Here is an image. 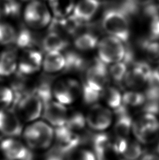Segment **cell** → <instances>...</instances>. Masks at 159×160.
<instances>
[{
	"instance_id": "33",
	"label": "cell",
	"mask_w": 159,
	"mask_h": 160,
	"mask_svg": "<svg viewBox=\"0 0 159 160\" xmlns=\"http://www.w3.org/2000/svg\"><path fill=\"white\" fill-rule=\"evenodd\" d=\"M128 70V64L123 61L112 64V66L109 68V74L115 82H123Z\"/></svg>"
},
{
	"instance_id": "23",
	"label": "cell",
	"mask_w": 159,
	"mask_h": 160,
	"mask_svg": "<svg viewBox=\"0 0 159 160\" xmlns=\"http://www.w3.org/2000/svg\"><path fill=\"white\" fill-rule=\"evenodd\" d=\"M37 43V38L28 28L22 27L17 32L16 38L14 44L17 48L21 49H32Z\"/></svg>"
},
{
	"instance_id": "21",
	"label": "cell",
	"mask_w": 159,
	"mask_h": 160,
	"mask_svg": "<svg viewBox=\"0 0 159 160\" xmlns=\"http://www.w3.org/2000/svg\"><path fill=\"white\" fill-rule=\"evenodd\" d=\"M69 45L66 38L54 32H49L41 41V46L45 52L60 51L67 48Z\"/></svg>"
},
{
	"instance_id": "26",
	"label": "cell",
	"mask_w": 159,
	"mask_h": 160,
	"mask_svg": "<svg viewBox=\"0 0 159 160\" xmlns=\"http://www.w3.org/2000/svg\"><path fill=\"white\" fill-rule=\"evenodd\" d=\"M53 13L57 18H65L73 11L75 0H49Z\"/></svg>"
},
{
	"instance_id": "20",
	"label": "cell",
	"mask_w": 159,
	"mask_h": 160,
	"mask_svg": "<svg viewBox=\"0 0 159 160\" xmlns=\"http://www.w3.org/2000/svg\"><path fill=\"white\" fill-rule=\"evenodd\" d=\"M65 65V56L60 51L46 53L43 59L42 68L47 73H55L64 70Z\"/></svg>"
},
{
	"instance_id": "35",
	"label": "cell",
	"mask_w": 159,
	"mask_h": 160,
	"mask_svg": "<svg viewBox=\"0 0 159 160\" xmlns=\"http://www.w3.org/2000/svg\"><path fill=\"white\" fill-rule=\"evenodd\" d=\"M82 96L87 103L92 105L93 104L98 103L99 100H100L101 92L93 89V88L84 84Z\"/></svg>"
},
{
	"instance_id": "39",
	"label": "cell",
	"mask_w": 159,
	"mask_h": 160,
	"mask_svg": "<svg viewBox=\"0 0 159 160\" xmlns=\"http://www.w3.org/2000/svg\"><path fill=\"white\" fill-rule=\"evenodd\" d=\"M152 82L159 85V64L155 69L153 70Z\"/></svg>"
},
{
	"instance_id": "14",
	"label": "cell",
	"mask_w": 159,
	"mask_h": 160,
	"mask_svg": "<svg viewBox=\"0 0 159 160\" xmlns=\"http://www.w3.org/2000/svg\"><path fill=\"white\" fill-rule=\"evenodd\" d=\"M22 120L15 110L0 109V133L7 137H17L22 133Z\"/></svg>"
},
{
	"instance_id": "4",
	"label": "cell",
	"mask_w": 159,
	"mask_h": 160,
	"mask_svg": "<svg viewBox=\"0 0 159 160\" xmlns=\"http://www.w3.org/2000/svg\"><path fill=\"white\" fill-rule=\"evenodd\" d=\"M83 86L74 78L60 79L52 86V96L60 103L71 105L82 96Z\"/></svg>"
},
{
	"instance_id": "1",
	"label": "cell",
	"mask_w": 159,
	"mask_h": 160,
	"mask_svg": "<svg viewBox=\"0 0 159 160\" xmlns=\"http://www.w3.org/2000/svg\"><path fill=\"white\" fill-rule=\"evenodd\" d=\"M24 142L29 149L46 150L55 141V130L46 122L36 120L31 122L22 131Z\"/></svg>"
},
{
	"instance_id": "42",
	"label": "cell",
	"mask_w": 159,
	"mask_h": 160,
	"mask_svg": "<svg viewBox=\"0 0 159 160\" xmlns=\"http://www.w3.org/2000/svg\"><path fill=\"white\" fill-rule=\"evenodd\" d=\"M121 160H126V159H121Z\"/></svg>"
},
{
	"instance_id": "32",
	"label": "cell",
	"mask_w": 159,
	"mask_h": 160,
	"mask_svg": "<svg viewBox=\"0 0 159 160\" xmlns=\"http://www.w3.org/2000/svg\"><path fill=\"white\" fill-rule=\"evenodd\" d=\"M15 98V93L12 88L0 84V109L10 108Z\"/></svg>"
},
{
	"instance_id": "8",
	"label": "cell",
	"mask_w": 159,
	"mask_h": 160,
	"mask_svg": "<svg viewBox=\"0 0 159 160\" xmlns=\"http://www.w3.org/2000/svg\"><path fill=\"white\" fill-rule=\"evenodd\" d=\"M152 72L153 70L146 62H135L128 70L123 82L130 90H138L152 82Z\"/></svg>"
},
{
	"instance_id": "9",
	"label": "cell",
	"mask_w": 159,
	"mask_h": 160,
	"mask_svg": "<svg viewBox=\"0 0 159 160\" xmlns=\"http://www.w3.org/2000/svg\"><path fill=\"white\" fill-rule=\"evenodd\" d=\"M24 18L27 25L35 29H41L51 22L50 11L43 2L34 0L27 6Z\"/></svg>"
},
{
	"instance_id": "41",
	"label": "cell",
	"mask_w": 159,
	"mask_h": 160,
	"mask_svg": "<svg viewBox=\"0 0 159 160\" xmlns=\"http://www.w3.org/2000/svg\"><path fill=\"white\" fill-rule=\"evenodd\" d=\"M22 1H34V0H22Z\"/></svg>"
},
{
	"instance_id": "12",
	"label": "cell",
	"mask_w": 159,
	"mask_h": 160,
	"mask_svg": "<svg viewBox=\"0 0 159 160\" xmlns=\"http://www.w3.org/2000/svg\"><path fill=\"white\" fill-rule=\"evenodd\" d=\"M69 114L66 105L51 99L44 103L42 115L48 124L58 128L66 125Z\"/></svg>"
},
{
	"instance_id": "25",
	"label": "cell",
	"mask_w": 159,
	"mask_h": 160,
	"mask_svg": "<svg viewBox=\"0 0 159 160\" xmlns=\"http://www.w3.org/2000/svg\"><path fill=\"white\" fill-rule=\"evenodd\" d=\"M65 56V65L64 70L68 72H79L86 65L84 58L75 51H68Z\"/></svg>"
},
{
	"instance_id": "2",
	"label": "cell",
	"mask_w": 159,
	"mask_h": 160,
	"mask_svg": "<svg viewBox=\"0 0 159 160\" xmlns=\"http://www.w3.org/2000/svg\"><path fill=\"white\" fill-rule=\"evenodd\" d=\"M132 133L141 144L156 143L159 140V120L157 116L142 113L133 121Z\"/></svg>"
},
{
	"instance_id": "16",
	"label": "cell",
	"mask_w": 159,
	"mask_h": 160,
	"mask_svg": "<svg viewBox=\"0 0 159 160\" xmlns=\"http://www.w3.org/2000/svg\"><path fill=\"white\" fill-rule=\"evenodd\" d=\"M55 141L58 149L67 154L77 148L81 138L78 133L70 129L67 126L55 128Z\"/></svg>"
},
{
	"instance_id": "37",
	"label": "cell",
	"mask_w": 159,
	"mask_h": 160,
	"mask_svg": "<svg viewBox=\"0 0 159 160\" xmlns=\"http://www.w3.org/2000/svg\"><path fill=\"white\" fill-rule=\"evenodd\" d=\"M150 23V34L151 39L157 40L159 39V15L151 18Z\"/></svg>"
},
{
	"instance_id": "44",
	"label": "cell",
	"mask_w": 159,
	"mask_h": 160,
	"mask_svg": "<svg viewBox=\"0 0 159 160\" xmlns=\"http://www.w3.org/2000/svg\"><path fill=\"white\" fill-rule=\"evenodd\" d=\"M158 1H159V0H158Z\"/></svg>"
},
{
	"instance_id": "13",
	"label": "cell",
	"mask_w": 159,
	"mask_h": 160,
	"mask_svg": "<svg viewBox=\"0 0 159 160\" xmlns=\"http://www.w3.org/2000/svg\"><path fill=\"white\" fill-rule=\"evenodd\" d=\"M112 151L126 160H139L143 155L140 142L129 138H114L112 140Z\"/></svg>"
},
{
	"instance_id": "22",
	"label": "cell",
	"mask_w": 159,
	"mask_h": 160,
	"mask_svg": "<svg viewBox=\"0 0 159 160\" xmlns=\"http://www.w3.org/2000/svg\"><path fill=\"white\" fill-rule=\"evenodd\" d=\"M122 95L118 88L112 86H107L101 91L100 99L104 105L112 111H114L123 105Z\"/></svg>"
},
{
	"instance_id": "34",
	"label": "cell",
	"mask_w": 159,
	"mask_h": 160,
	"mask_svg": "<svg viewBox=\"0 0 159 160\" xmlns=\"http://www.w3.org/2000/svg\"><path fill=\"white\" fill-rule=\"evenodd\" d=\"M86 125V115L84 116L81 112H76L72 114H69L67 124L65 126L76 132L77 131L84 128Z\"/></svg>"
},
{
	"instance_id": "29",
	"label": "cell",
	"mask_w": 159,
	"mask_h": 160,
	"mask_svg": "<svg viewBox=\"0 0 159 160\" xmlns=\"http://www.w3.org/2000/svg\"><path fill=\"white\" fill-rule=\"evenodd\" d=\"M17 31L12 25L6 22H0V44H14Z\"/></svg>"
},
{
	"instance_id": "36",
	"label": "cell",
	"mask_w": 159,
	"mask_h": 160,
	"mask_svg": "<svg viewBox=\"0 0 159 160\" xmlns=\"http://www.w3.org/2000/svg\"><path fill=\"white\" fill-rule=\"evenodd\" d=\"M141 110L142 113L159 115V101L145 99L144 104L141 106Z\"/></svg>"
},
{
	"instance_id": "31",
	"label": "cell",
	"mask_w": 159,
	"mask_h": 160,
	"mask_svg": "<svg viewBox=\"0 0 159 160\" xmlns=\"http://www.w3.org/2000/svg\"><path fill=\"white\" fill-rule=\"evenodd\" d=\"M143 48L149 61L159 64V42L150 39L143 44Z\"/></svg>"
},
{
	"instance_id": "7",
	"label": "cell",
	"mask_w": 159,
	"mask_h": 160,
	"mask_svg": "<svg viewBox=\"0 0 159 160\" xmlns=\"http://www.w3.org/2000/svg\"><path fill=\"white\" fill-rule=\"evenodd\" d=\"M86 125L96 132H104L113 122V111L105 105L95 103L90 107L86 115Z\"/></svg>"
},
{
	"instance_id": "38",
	"label": "cell",
	"mask_w": 159,
	"mask_h": 160,
	"mask_svg": "<svg viewBox=\"0 0 159 160\" xmlns=\"http://www.w3.org/2000/svg\"><path fill=\"white\" fill-rule=\"evenodd\" d=\"M140 160H159V155L157 153H147L142 156Z\"/></svg>"
},
{
	"instance_id": "18",
	"label": "cell",
	"mask_w": 159,
	"mask_h": 160,
	"mask_svg": "<svg viewBox=\"0 0 159 160\" xmlns=\"http://www.w3.org/2000/svg\"><path fill=\"white\" fill-rule=\"evenodd\" d=\"M116 119L113 124L114 138H128L132 132L133 120L131 115L128 112L116 115Z\"/></svg>"
},
{
	"instance_id": "11",
	"label": "cell",
	"mask_w": 159,
	"mask_h": 160,
	"mask_svg": "<svg viewBox=\"0 0 159 160\" xmlns=\"http://www.w3.org/2000/svg\"><path fill=\"white\" fill-rule=\"evenodd\" d=\"M0 152L6 160H27L29 148L16 137H7L0 140Z\"/></svg>"
},
{
	"instance_id": "5",
	"label": "cell",
	"mask_w": 159,
	"mask_h": 160,
	"mask_svg": "<svg viewBox=\"0 0 159 160\" xmlns=\"http://www.w3.org/2000/svg\"><path fill=\"white\" fill-rule=\"evenodd\" d=\"M44 105L43 101L37 94L34 91L27 92L20 96L16 112L22 121L31 123L42 115Z\"/></svg>"
},
{
	"instance_id": "24",
	"label": "cell",
	"mask_w": 159,
	"mask_h": 160,
	"mask_svg": "<svg viewBox=\"0 0 159 160\" xmlns=\"http://www.w3.org/2000/svg\"><path fill=\"white\" fill-rule=\"evenodd\" d=\"M98 37L94 33L87 32L81 33L76 37L74 44L78 50L88 51L94 49L98 47Z\"/></svg>"
},
{
	"instance_id": "3",
	"label": "cell",
	"mask_w": 159,
	"mask_h": 160,
	"mask_svg": "<svg viewBox=\"0 0 159 160\" xmlns=\"http://www.w3.org/2000/svg\"><path fill=\"white\" fill-rule=\"evenodd\" d=\"M103 28L109 35L127 42L130 38V26L127 16L120 9L111 8L105 11L103 21Z\"/></svg>"
},
{
	"instance_id": "30",
	"label": "cell",
	"mask_w": 159,
	"mask_h": 160,
	"mask_svg": "<svg viewBox=\"0 0 159 160\" xmlns=\"http://www.w3.org/2000/svg\"><path fill=\"white\" fill-rule=\"evenodd\" d=\"M65 160H98V158L93 150L76 148L67 154Z\"/></svg>"
},
{
	"instance_id": "27",
	"label": "cell",
	"mask_w": 159,
	"mask_h": 160,
	"mask_svg": "<svg viewBox=\"0 0 159 160\" xmlns=\"http://www.w3.org/2000/svg\"><path fill=\"white\" fill-rule=\"evenodd\" d=\"M21 8V4L17 0H0V20L7 17L18 16Z\"/></svg>"
},
{
	"instance_id": "40",
	"label": "cell",
	"mask_w": 159,
	"mask_h": 160,
	"mask_svg": "<svg viewBox=\"0 0 159 160\" xmlns=\"http://www.w3.org/2000/svg\"><path fill=\"white\" fill-rule=\"evenodd\" d=\"M155 150H156V153L158 154L159 155V140L157 142V145H156Z\"/></svg>"
},
{
	"instance_id": "43",
	"label": "cell",
	"mask_w": 159,
	"mask_h": 160,
	"mask_svg": "<svg viewBox=\"0 0 159 160\" xmlns=\"http://www.w3.org/2000/svg\"><path fill=\"white\" fill-rule=\"evenodd\" d=\"M6 1H8V0H6Z\"/></svg>"
},
{
	"instance_id": "45",
	"label": "cell",
	"mask_w": 159,
	"mask_h": 160,
	"mask_svg": "<svg viewBox=\"0 0 159 160\" xmlns=\"http://www.w3.org/2000/svg\"><path fill=\"white\" fill-rule=\"evenodd\" d=\"M5 160H6V159H5Z\"/></svg>"
},
{
	"instance_id": "17",
	"label": "cell",
	"mask_w": 159,
	"mask_h": 160,
	"mask_svg": "<svg viewBox=\"0 0 159 160\" xmlns=\"http://www.w3.org/2000/svg\"><path fill=\"white\" fill-rule=\"evenodd\" d=\"M100 8L98 0H80L75 6L72 16L82 22L89 21Z\"/></svg>"
},
{
	"instance_id": "28",
	"label": "cell",
	"mask_w": 159,
	"mask_h": 160,
	"mask_svg": "<svg viewBox=\"0 0 159 160\" xmlns=\"http://www.w3.org/2000/svg\"><path fill=\"white\" fill-rule=\"evenodd\" d=\"M123 103L126 107H141L145 101V96L138 90H129L122 95Z\"/></svg>"
},
{
	"instance_id": "6",
	"label": "cell",
	"mask_w": 159,
	"mask_h": 160,
	"mask_svg": "<svg viewBox=\"0 0 159 160\" xmlns=\"http://www.w3.org/2000/svg\"><path fill=\"white\" fill-rule=\"evenodd\" d=\"M98 58L104 64H113L123 61L126 50L121 40L109 35L98 42Z\"/></svg>"
},
{
	"instance_id": "10",
	"label": "cell",
	"mask_w": 159,
	"mask_h": 160,
	"mask_svg": "<svg viewBox=\"0 0 159 160\" xmlns=\"http://www.w3.org/2000/svg\"><path fill=\"white\" fill-rule=\"evenodd\" d=\"M109 77L106 64L98 58L89 65L86 70L84 84L93 89L101 92L109 86Z\"/></svg>"
},
{
	"instance_id": "19",
	"label": "cell",
	"mask_w": 159,
	"mask_h": 160,
	"mask_svg": "<svg viewBox=\"0 0 159 160\" xmlns=\"http://www.w3.org/2000/svg\"><path fill=\"white\" fill-rule=\"evenodd\" d=\"M18 68L16 51L9 48L0 53V77H8Z\"/></svg>"
},
{
	"instance_id": "15",
	"label": "cell",
	"mask_w": 159,
	"mask_h": 160,
	"mask_svg": "<svg viewBox=\"0 0 159 160\" xmlns=\"http://www.w3.org/2000/svg\"><path fill=\"white\" fill-rule=\"evenodd\" d=\"M43 57L39 51L32 49L25 50L18 62V70L22 75H33L40 70L42 67Z\"/></svg>"
}]
</instances>
